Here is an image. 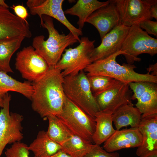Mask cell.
I'll return each mask as SVG.
<instances>
[{
	"instance_id": "f546056e",
	"label": "cell",
	"mask_w": 157,
	"mask_h": 157,
	"mask_svg": "<svg viewBox=\"0 0 157 157\" xmlns=\"http://www.w3.org/2000/svg\"><path fill=\"white\" fill-rule=\"evenodd\" d=\"M140 27L146 30L149 34L157 37V22L147 19L140 22L139 24Z\"/></svg>"
},
{
	"instance_id": "30bf717a",
	"label": "cell",
	"mask_w": 157,
	"mask_h": 157,
	"mask_svg": "<svg viewBox=\"0 0 157 157\" xmlns=\"http://www.w3.org/2000/svg\"><path fill=\"white\" fill-rule=\"evenodd\" d=\"M119 14V23L131 27L147 19L151 20V6L157 0H113Z\"/></svg>"
},
{
	"instance_id": "484cf974",
	"label": "cell",
	"mask_w": 157,
	"mask_h": 157,
	"mask_svg": "<svg viewBox=\"0 0 157 157\" xmlns=\"http://www.w3.org/2000/svg\"><path fill=\"white\" fill-rule=\"evenodd\" d=\"M92 144L74 135L61 144V149L72 157H83Z\"/></svg>"
},
{
	"instance_id": "e0dca14e",
	"label": "cell",
	"mask_w": 157,
	"mask_h": 157,
	"mask_svg": "<svg viewBox=\"0 0 157 157\" xmlns=\"http://www.w3.org/2000/svg\"><path fill=\"white\" fill-rule=\"evenodd\" d=\"M142 139L138 128L116 130L104 142L103 148L108 152H113L124 148L138 147L141 145Z\"/></svg>"
},
{
	"instance_id": "1f68e13d",
	"label": "cell",
	"mask_w": 157,
	"mask_h": 157,
	"mask_svg": "<svg viewBox=\"0 0 157 157\" xmlns=\"http://www.w3.org/2000/svg\"><path fill=\"white\" fill-rule=\"evenodd\" d=\"M150 15L153 18H154L157 20V3H156L152 6L150 9Z\"/></svg>"
},
{
	"instance_id": "9a60e30c",
	"label": "cell",
	"mask_w": 157,
	"mask_h": 157,
	"mask_svg": "<svg viewBox=\"0 0 157 157\" xmlns=\"http://www.w3.org/2000/svg\"><path fill=\"white\" fill-rule=\"evenodd\" d=\"M138 128L142 139L136 155L139 157H157V114L142 118Z\"/></svg>"
},
{
	"instance_id": "2e32d148",
	"label": "cell",
	"mask_w": 157,
	"mask_h": 157,
	"mask_svg": "<svg viewBox=\"0 0 157 157\" xmlns=\"http://www.w3.org/2000/svg\"><path fill=\"white\" fill-rule=\"evenodd\" d=\"M86 22L93 25L99 33L101 40L120 22L119 13L113 0L98 9L87 19Z\"/></svg>"
},
{
	"instance_id": "9c48e42d",
	"label": "cell",
	"mask_w": 157,
	"mask_h": 157,
	"mask_svg": "<svg viewBox=\"0 0 157 157\" xmlns=\"http://www.w3.org/2000/svg\"><path fill=\"white\" fill-rule=\"evenodd\" d=\"M15 66L23 78L32 82L42 77L49 68L45 60L31 46L24 47L17 53Z\"/></svg>"
},
{
	"instance_id": "7c38bea8",
	"label": "cell",
	"mask_w": 157,
	"mask_h": 157,
	"mask_svg": "<svg viewBox=\"0 0 157 157\" xmlns=\"http://www.w3.org/2000/svg\"><path fill=\"white\" fill-rule=\"evenodd\" d=\"M157 83L142 81L128 83L136 99V107L142 113L141 118L157 114Z\"/></svg>"
},
{
	"instance_id": "83f0119b",
	"label": "cell",
	"mask_w": 157,
	"mask_h": 157,
	"mask_svg": "<svg viewBox=\"0 0 157 157\" xmlns=\"http://www.w3.org/2000/svg\"><path fill=\"white\" fill-rule=\"evenodd\" d=\"M30 151L26 144L21 142H16L6 149V157H29Z\"/></svg>"
},
{
	"instance_id": "6da1fadb",
	"label": "cell",
	"mask_w": 157,
	"mask_h": 157,
	"mask_svg": "<svg viewBox=\"0 0 157 157\" xmlns=\"http://www.w3.org/2000/svg\"><path fill=\"white\" fill-rule=\"evenodd\" d=\"M63 79L61 71L51 67L42 77L32 82L31 107L41 117L57 116L61 113L66 97Z\"/></svg>"
},
{
	"instance_id": "7a4b0ae2",
	"label": "cell",
	"mask_w": 157,
	"mask_h": 157,
	"mask_svg": "<svg viewBox=\"0 0 157 157\" xmlns=\"http://www.w3.org/2000/svg\"><path fill=\"white\" fill-rule=\"evenodd\" d=\"M42 19L43 22L40 25L47 30L48 38L45 40L43 35L36 36L33 38L32 46L49 67H55L66 48L79 42L70 32L67 35L60 33L55 28L52 17L43 15Z\"/></svg>"
},
{
	"instance_id": "4dcf8cb0",
	"label": "cell",
	"mask_w": 157,
	"mask_h": 157,
	"mask_svg": "<svg viewBox=\"0 0 157 157\" xmlns=\"http://www.w3.org/2000/svg\"><path fill=\"white\" fill-rule=\"evenodd\" d=\"M11 8L14 10L17 16L26 22H28L26 18L28 14L26 8L24 6L21 5H13Z\"/></svg>"
},
{
	"instance_id": "5bb4252c",
	"label": "cell",
	"mask_w": 157,
	"mask_h": 157,
	"mask_svg": "<svg viewBox=\"0 0 157 157\" xmlns=\"http://www.w3.org/2000/svg\"><path fill=\"white\" fill-rule=\"evenodd\" d=\"M8 8L0 6V41L22 36L30 38L32 34L28 22L13 14Z\"/></svg>"
},
{
	"instance_id": "8fae6325",
	"label": "cell",
	"mask_w": 157,
	"mask_h": 157,
	"mask_svg": "<svg viewBox=\"0 0 157 157\" xmlns=\"http://www.w3.org/2000/svg\"><path fill=\"white\" fill-rule=\"evenodd\" d=\"M128 84L116 80L108 89L95 97L100 111L112 115L120 108L132 104Z\"/></svg>"
},
{
	"instance_id": "e575fe53",
	"label": "cell",
	"mask_w": 157,
	"mask_h": 157,
	"mask_svg": "<svg viewBox=\"0 0 157 157\" xmlns=\"http://www.w3.org/2000/svg\"><path fill=\"white\" fill-rule=\"evenodd\" d=\"M5 94L2 95L0 94V107L1 108H2L3 106Z\"/></svg>"
},
{
	"instance_id": "d4e9b609",
	"label": "cell",
	"mask_w": 157,
	"mask_h": 157,
	"mask_svg": "<svg viewBox=\"0 0 157 157\" xmlns=\"http://www.w3.org/2000/svg\"><path fill=\"white\" fill-rule=\"evenodd\" d=\"M47 118L49 126L46 133L54 142L61 145L73 135L57 116L51 115Z\"/></svg>"
},
{
	"instance_id": "ac0fdd59",
	"label": "cell",
	"mask_w": 157,
	"mask_h": 157,
	"mask_svg": "<svg viewBox=\"0 0 157 157\" xmlns=\"http://www.w3.org/2000/svg\"><path fill=\"white\" fill-rule=\"evenodd\" d=\"M142 113L132 104L119 108L112 115L113 122L116 130L128 126L138 128L141 120Z\"/></svg>"
},
{
	"instance_id": "277c9868",
	"label": "cell",
	"mask_w": 157,
	"mask_h": 157,
	"mask_svg": "<svg viewBox=\"0 0 157 157\" xmlns=\"http://www.w3.org/2000/svg\"><path fill=\"white\" fill-rule=\"evenodd\" d=\"M63 87L66 97L89 115L95 118L100 111L84 70L75 75L64 77Z\"/></svg>"
},
{
	"instance_id": "ffe728a7",
	"label": "cell",
	"mask_w": 157,
	"mask_h": 157,
	"mask_svg": "<svg viewBox=\"0 0 157 157\" xmlns=\"http://www.w3.org/2000/svg\"><path fill=\"white\" fill-rule=\"evenodd\" d=\"M63 0H28L26 4L30 14L38 15L40 20V24L43 21L42 16L47 15L56 19L62 10Z\"/></svg>"
},
{
	"instance_id": "d6986e66",
	"label": "cell",
	"mask_w": 157,
	"mask_h": 157,
	"mask_svg": "<svg viewBox=\"0 0 157 157\" xmlns=\"http://www.w3.org/2000/svg\"><path fill=\"white\" fill-rule=\"evenodd\" d=\"M110 0L100 1L97 0H78L72 7L65 11V14L76 16L78 29L82 30L88 17L95 10L108 4Z\"/></svg>"
},
{
	"instance_id": "7402d4cb",
	"label": "cell",
	"mask_w": 157,
	"mask_h": 157,
	"mask_svg": "<svg viewBox=\"0 0 157 157\" xmlns=\"http://www.w3.org/2000/svg\"><path fill=\"white\" fill-rule=\"evenodd\" d=\"M95 119L96 124L92 142L100 145L108 139L116 130L113 126L111 114L100 111L96 115Z\"/></svg>"
},
{
	"instance_id": "3957f363",
	"label": "cell",
	"mask_w": 157,
	"mask_h": 157,
	"mask_svg": "<svg viewBox=\"0 0 157 157\" xmlns=\"http://www.w3.org/2000/svg\"><path fill=\"white\" fill-rule=\"evenodd\" d=\"M125 53L121 50L104 59L94 62L84 70L88 76L103 75L111 77L128 84L129 83L146 81L157 83V76L150 74L136 72L134 69L136 67L133 64H118L116 58L118 56Z\"/></svg>"
},
{
	"instance_id": "44dd1931",
	"label": "cell",
	"mask_w": 157,
	"mask_h": 157,
	"mask_svg": "<svg viewBox=\"0 0 157 157\" xmlns=\"http://www.w3.org/2000/svg\"><path fill=\"white\" fill-rule=\"evenodd\" d=\"M28 147L35 157H50L61 149V145L50 138L44 130L38 133Z\"/></svg>"
},
{
	"instance_id": "ba28073f",
	"label": "cell",
	"mask_w": 157,
	"mask_h": 157,
	"mask_svg": "<svg viewBox=\"0 0 157 157\" xmlns=\"http://www.w3.org/2000/svg\"><path fill=\"white\" fill-rule=\"evenodd\" d=\"M11 99L10 95L6 93L0 110V157L7 145L21 142L24 138L22 126L24 117L19 113L10 112Z\"/></svg>"
},
{
	"instance_id": "836d02e7",
	"label": "cell",
	"mask_w": 157,
	"mask_h": 157,
	"mask_svg": "<svg viewBox=\"0 0 157 157\" xmlns=\"http://www.w3.org/2000/svg\"><path fill=\"white\" fill-rule=\"evenodd\" d=\"M157 63L154 65H151L149 66L148 68L147 69L148 72H152L151 74L157 76Z\"/></svg>"
},
{
	"instance_id": "f1b7e54d",
	"label": "cell",
	"mask_w": 157,
	"mask_h": 157,
	"mask_svg": "<svg viewBox=\"0 0 157 157\" xmlns=\"http://www.w3.org/2000/svg\"><path fill=\"white\" fill-rule=\"evenodd\" d=\"M118 152H108L100 146V145L92 144L89 151L83 157H119Z\"/></svg>"
},
{
	"instance_id": "4fadbf2b",
	"label": "cell",
	"mask_w": 157,
	"mask_h": 157,
	"mask_svg": "<svg viewBox=\"0 0 157 157\" xmlns=\"http://www.w3.org/2000/svg\"><path fill=\"white\" fill-rule=\"evenodd\" d=\"M130 27L119 23L107 33L101 40L100 44L94 49L91 56V63L121 51Z\"/></svg>"
},
{
	"instance_id": "4316f807",
	"label": "cell",
	"mask_w": 157,
	"mask_h": 157,
	"mask_svg": "<svg viewBox=\"0 0 157 157\" xmlns=\"http://www.w3.org/2000/svg\"><path fill=\"white\" fill-rule=\"evenodd\" d=\"M87 76L91 91L95 97L108 89L116 80L111 77L103 75Z\"/></svg>"
},
{
	"instance_id": "5b68a950",
	"label": "cell",
	"mask_w": 157,
	"mask_h": 157,
	"mask_svg": "<svg viewBox=\"0 0 157 157\" xmlns=\"http://www.w3.org/2000/svg\"><path fill=\"white\" fill-rule=\"evenodd\" d=\"M95 40L83 37L77 47L65 49L55 66L64 77L76 75L91 63V56L95 48Z\"/></svg>"
},
{
	"instance_id": "cb8c5ba5",
	"label": "cell",
	"mask_w": 157,
	"mask_h": 157,
	"mask_svg": "<svg viewBox=\"0 0 157 157\" xmlns=\"http://www.w3.org/2000/svg\"><path fill=\"white\" fill-rule=\"evenodd\" d=\"M24 36L0 41V71L8 73L13 72L10 65L11 58L20 48Z\"/></svg>"
},
{
	"instance_id": "603a6c76",
	"label": "cell",
	"mask_w": 157,
	"mask_h": 157,
	"mask_svg": "<svg viewBox=\"0 0 157 157\" xmlns=\"http://www.w3.org/2000/svg\"><path fill=\"white\" fill-rule=\"evenodd\" d=\"M9 91L18 92L31 100L33 92L32 83L28 81L20 82L4 72L0 71V94Z\"/></svg>"
},
{
	"instance_id": "d6a6232c",
	"label": "cell",
	"mask_w": 157,
	"mask_h": 157,
	"mask_svg": "<svg viewBox=\"0 0 157 157\" xmlns=\"http://www.w3.org/2000/svg\"><path fill=\"white\" fill-rule=\"evenodd\" d=\"M50 157H72L67 154L61 149L60 150L56 153Z\"/></svg>"
},
{
	"instance_id": "8992f818",
	"label": "cell",
	"mask_w": 157,
	"mask_h": 157,
	"mask_svg": "<svg viewBox=\"0 0 157 157\" xmlns=\"http://www.w3.org/2000/svg\"><path fill=\"white\" fill-rule=\"evenodd\" d=\"M57 117L73 135L92 142L96 124L95 118L86 113L66 97L62 112Z\"/></svg>"
},
{
	"instance_id": "d590c367",
	"label": "cell",
	"mask_w": 157,
	"mask_h": 157,
	"mask_svg": "<svg viewBox=\"0 0 157 157\" xmlns=\"http://www.w3.org/2000/svg\"><path fill=\"white\" fill-rule=\"evenodd\" d=\"M0 6H1V5H0Z\"/></svg>"
},
{
	"instance_id": "52a82bcc",
	"label": "cell",
	"mask_w": 157,
	"mask_h": 157,
	"mask_svg": "<svg viewBox=\"0 0 157 157\" xmlns=\"http://www.w3.org/2000/svg\"><path fill=\"white\" fill-rule=\"evenodd\" d=\"M121 51L127 63L133 64L141 59L138 57L142 53L153 56L157 53V39L149 36L140 26L139 24L131 26L123 42Z\"/></svg>"
}]
</instances>
